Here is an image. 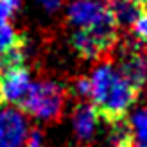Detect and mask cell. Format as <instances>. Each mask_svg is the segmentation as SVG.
<instances>
[{"label":"cell","instance_id":"obj_1","mask_svg":"<svg viewBox=\"0 0 147 147\" xmlns=\"http://www.w3.org/2000/svg\"><path fill=\"white\" fill-rule=\"evenodd\" d=\"M88 99L97 113L109 122L124 119L127 109L135 104L138 90L109 63H100L90 77Z\"/></svg>","mask_w":147,"mask_h":147},{"label":"cell","instance_id":"obj_2","mask_svg":"<svg viewBox=\"0 0 147 147\" xmlns=\"http://www.w3.org/2000/svg\"><path fill=\"white\" fill-rule=\"evenodd\" d=\"M20 106L24 113L40 120H56L65 108V92L54 81H36L31 83Z\"/></svg>","mask_w":147,"mask_h":147},{"label":"cell","instance_id":"obj_3","mask_svg":"<svg viewBox=\"0 0 147 147\" xmlns=\"http://www.w3.org/2000/svg\"><path fill=\"white\" fill-rule=\"evenodd\" d=\"M32 79L24 65L0 68V102L20 104L31 86Z\"/></svg>","mask_w":147,"mask_h":147},{"label":"cell","instance_id":"obj_4","mask_svg":"<svg viewBox=\"0 0 147 147\" xmlns=\"http://www.w3.org/2000/svg\"><path fill=\"white\" fill-rule=\"evenodd\" d=\"M67 14L76 29H88L109 18L111 11L104 0H72Z\"/></svg>","mask_w":147,"mask_h":147},{"label":"cell","instance_id":"obj_5","mask_svg":"<svg viewBox=\"0 0 147 147\" xmlns=\"http://www.w3.org/2000/svg\"><path fill=\"white\" fill-rule=\"evenodd\" d=\"M29 135L27 119L16 108L0 109V147H24Z\"/></svg>","mask_w":147,"mask_h":147},{"label":"cell","instance_id":"obj_6","mask_svg":"<svg viewBox=\"0 0 147 147\" xmlns=\"http://www.w3.org/2000/svg\"><path fill=\"white\" fill-rule=\"evenodd\" d=\"M18 5L20 0H0V57L13 49L22 47L20 34L11 25V16Z\"/></svg>","mask_w":147,"mask_h":147},{"label":"cell","instance_id":"obj_7","mask_svg":"<svg viewBox=\"0 0 147 147\" xmlns=\"http://www.w3.org/2000/svg\"><path fill=\"white\" fill-rule=\"evenodd\" d=\"M124 77H126L136 90L147 83V56L140 52L136 47H131L124 52L120 59V70Z\"/></svg>","mask_w":147,"mask_h":147},{"label":"cell","instance_id":"obj_8","mask_svg":"<svg viewBox=\"0 0 147 147\" xmlns=\"http://www.w3.org/2000/svg\"><path fill=\"white\" fill-rule=\"evenodd\" d=\"M99 113L92 104H81L74 113V131L76 136L83 142L92 140L99 126Z\"/></svg>","mask_w":147,"mask_h":147},{"label":"cell","instance_id":"obj_9","mask_svg":"<svg viewBox=\"0 0 147 147\" xmlns=\"http://www.w3.org/2000/svg\"><path fill=\"white\" fill-rule=\"evenodd\" d=\"M70 41H72V47L76 49V52L81 57H86V59H97V57L108 52L102 47V43L86 29H76L72 32Z\"/></svg>","mask_w":147,"mask_h":147},{"label":"cell","instance_id":"obj_10","mask_svg":"<svg viewBox=\"0 0 147 147\" xmlns=\"http://www.w3.org/2000/svg\"><path fill=\"white\" fill-rule=\"evenodd\" d=\"M117 25H133V22L142 13V5L135 0H111L108 4Z\"/></svg>","mask_w":147,"mask_h":147},{"label":"cell","instance_id":"obj_11","mask_svg":"<svg viewBox=\"0 0 147 147\" xmlns=\"http://www.w3.org/2000/svg\"><path fill=\"white\" fill-rule=\"evenodd\" d=\"M129 131L133 136V142L140 145L147 144V108L136 109L129 119Z\"/></svg>","mask_w":147,"mask_h":147},{"label":"cell","instance_id":"obj_12","mask_svg":"<svg viewBox=\"0 0 147 147\" xmlns=\"http://www.w3.org/2000/svg\"><path fill=\"white\" fill-rule=\"evenodd\" d=\"M133 36L140 41H147V11H142L138 14V18L133 22Z\"/></svg>","mask_w":147,"mask_h":147},{"label":"cell","instance_id":"obj_13","mask_svg":"<svg viewBox=\"0 0 147 147\" xmlns=\"http://www.w3.org/2000/svg\"><path fill=\"white\" fill-rule=\"evenodd\" d=\"M76 92L81 97H88V93H90V81H88V77H81L76 81Z\"/></svg>","mask_w":147,"mask_h":147},{"label":"cell","instance_id":"obj_14","mask_svg":"<svg viewBox=\"0 0 147 147\" xmlns=\"http://www.w3.org/2000/svg\"><path fill=\"white\" fill-rule=\"evenodd\" d=\"M36 2H38L47 13H56V11L61 7L63 0H36Z\"/></svg>","mask_w":147,"mask_h":147},{"label":"cell","instance_id":"obj_15","mask_svg":"<svg viewBox=\"0 0 147 147\" xmlns=\"http://www.w3.org/2000/svg\"><path fill=\"white\" fill-rule=\"evenodd\" d=\"M24 147H41V135L38 133V131H32V133H29L27 138H25Z\"/></svg>","mask_w":147,"mask_h":147},{"label":"cell","instance_id":"obj_16","mask_svg":"<svg viewBox=\"0 0 147 147\" xmlns=\"http://www.w3.org/2000/svg\"><path fill=\"white\" fill-rule=\"evenodd\" d=\"M135 2H138L140 5H145V4H147V0H135Z\"/></svg>","mask_w":147,"mask_h":147},{"label":"cell","instance_id":"obj_17","mask_svg":"<svg viewBox=\"0 0 147 147\" xmlns=\"http://www.w3.org/2000/svg\"><path fill=\"white\" fill-rule=\"evenodd\" d=\"M140 147H147V144H144V145H140Z\"/></svg>","mask_w":147,"mask_h":147}]
</instances>
